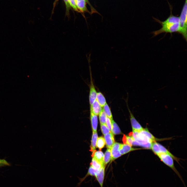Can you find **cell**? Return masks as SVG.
Instances as JSON below:
<instances>
[{
	"label": "cell",
	"instance_id": "1",
	"mask_svg": "<svg viewBox=\"0 0 187 187\" xmlns=\"http://www.w3.org/2000/svg\"><path fill=\"white\" fill-rule=\"evenodd\" d=\"M171 11L170 16L164 21L162 22L156 18H153L156 21L159 23L162 26V28L159 29L152 32V34L154 36L163 33H169L170 34L175 32L179 33L180 29L179 17L173 15L172 14L171 10Z\"/></svg>",
	"mask_w": 187,
	"mask_h": 187
},
{
	"label": "cell",
	"instance_id": "2",
	"mask_svg": "<svg viewBox=\"0 0 187 187\" xmlns=\"http://www.w3.org/2000/svg\"><path fill=\"white\" fill-rule=\"evenodd\" d=\"M132 136L138 146L148 149H151L152 144L156 138L147 129H143L138 131H132Z\"/></svg>",
	"mask_w": 187,
	"mask_h": 187
},
{
	"label": "cell",
	"instance_id": "3",
	"mask_svg": "<svg viewBox=\"0 0 187 187\" xmlns=\"http://www.w3.org/2000/svg\"><path fill=\"white\" fill-rule=\"evenodd\" d=\"M187 0H185L180 16L179 17L180 29L179 33L181 34L187 41Z\"/></svg>",
	"mask_w": 187,
	"mask_h": 187
},
{
	"label": "cell",
	"instance_id": "4",
	"mask_svg": "<svg viewBox=\"0 0 187 187\" xmlns=\"http://www.w3.org/2000/svg\"><path fill=\"white\" fill-rule=\"evenodd\" d=\"M156 155L162 162L175 172L185 185L183 179L175 167L172 157L169 155L164 153H160Z\"/></svg>",
	"mask_w": 187,
	"mask_h": 187
},
{
	"label": "cell",
	"instance_id": "5",
	"mask_svg": "<svg viewBox=\"0 0 187 187\" xmlns=\"http://www.w3.org/2000/svg\"><path fill=\"white\" fill-rule=\"evenodd\" d=\"M151 149L156 155L160 153H164L170 155L173 158L178 161L177 158L171 153L165 147L156 142L152 143Z\"/></svg>",
	"mask_w": 187,
	"mask_h": 187
},
{
	"label": "cell",
	"instance_id": "6",
	"mask_svg": "<svg viewBox=\"0 0 187 187\" xmlns=\"http://www.w3.org/2000/svg\"><path fill=\"white\" fill-rule=\"evenodd\" d=\"M121 144L114 142L111 149V159L112 161L121 156L119 152V148Z\"/></svg>",
	"mask_w": 187,
	"mask_h": 187
},
{
	"label": "cell",
	"instance_id": "7",
	"mask_svg": "<svg viewBox=\"0 0 187 187\" xmlns=\"http://www.w3.org/2000/svg\"><path fill=\"white\" fill-rule=\"evenodd\" d=\"M91 78L89 94V101L90 106L96 100L97 93L92 82L91 77Z\"/></svg>",
	"mask_w": 187,
	"mask_h": 187
},
{
	"label": "cell",
	"instance_id": "8",
	"mask_svg": "<svg viewBox=\"0 0 187 187\" xmlns=\"http://www.w3.org/2000/svg\"><path fill=\"white\" fill-rule=\"evenodd\" d=\"M128 109L130 113V120L132 131H139L142 130L143 128L136 119L129 108Z\"/></svg>",
	"mask_w": 187,
	"mask_h": 187
},
{
	"label": "cell",
	"instance_id": "9",
	"mask_svg": "<svg viewBox=\"0 0 187 187\" xmlns=\"http://www.w3.org/2000/svg\"><path fill=\"white\" fill-rule=\"evenodd\" d=\"M105 165L103 166L95 176L101 187H103L105 176Z\"/></svg>",
	"mask_w": 187,
	"mask_h": 187
},
{
	"label": "cell",
	"instance_id": "10",
	"mask_svg": "<svg viewBox=\"0 0 187 187\" xmlns=\"http://www.w3.org/2000/svg\"><path fill=\"white\" fill-rule=\"evenodd\" d=\"M104 138L106 147L111 149L115 142L113 134L110 132L104 135Z\"/></svg>",
	"mask_w": 187,
	"mask_h": 187
},
{
	"label": "cell",
	"instance_id": "11",
	"mask_svg": "<svg viewBox=\"0 0 187 187\" xmlns=\"http://www.w3.org/2000/svg\"><path fill=\"white\" fill-rule=\"evenodd\" d=\"M102 109V107L96 100L90 106V111L97 116L99 115Z\"/></svg>",
	"mask_w": 187,
	"mask_h": 187
},
{
	"label": "cell",
	"instance_id": "12",
	"mask_svg": "<svg viewBox=\"0 0 187 187\" xmlns=\"http://www.w3.org/2000/svg\"><path fill=\"white\" fill-rule=\"evenodd\" d=\"M138 149H139L132 148L131 146L126 144H121L119 148V152L121 155H122Z\"/></svg>",
	"mask_w": 187,
	"mask_h": 187
},
{
	"label": "cell",
	"instance_id": "13",
	"mask_svg": "<svg viewBox=\"0 0 187 187\" xmlns=\"http://www.w3.org/2000/svg\"><path fill=\"white\" fill-rule=\"evenodd\" d=\"M76 6L79 11L82 12H88L85 0H75Z\"/></svg>",
	"mask_w": 187,
	"mask_h": 187
},
{
	"label": "cell",
	"instance_id": "14",
	"mask_svg": "<svg viewBox=\"0 0 187 187\" xmlns=\"http://www.w3.org/2000/svg\"><path fill=\"white\" fill-rule=\"evenodd\" d=\"M90 118L92 132H96L98 124L97 116L90 111Z\"/></svg>",
	"mask_w": 187,
	"mask_h": 187
},
{
	"label": "cell",
	"instance_id": "15",
	"mask_svg": "<svg viewBox=\"0 0 187 187\" xmlns=\"http://www.w3.org/2000/svg\"><path fill=\"white\" fill-rule=\"evenodd\" d=\"M104 155L103 152L100 151H95L92 156L97 162L102 165H105L103 163Z\"/></svg>",
	"mask_w": 187,
	"mask_h": 187
},
{
	"label": "cell",
	"instance_id": "16",
	"mask_svg": "<svg viewBox=\"0 0 187 187\" xmlns=\"http://www.w3.org/2000/svg\"><path fill=\"white\" fill-rule=\"evenodd\" d=\"M97 138L98 135L97 131L93 132L90 150L92 152V155L95 151L96 142Z\"/></svg>",
	"mask_w": 187,
	"mask_h": 187
},
{
	"label": "cell",
	"instance_id": "17",
	"mask_svg": "<svg viewBox=\"0 0 187 187\" xmlns=\"http://www.w3.org/2000/svg\"><path fill=\"white\" fill-rule=\"evenodd\" d=\"M96 100L102 108L106 103L104 96L100 92H97Z\"/></svg>",
	"mask_w": 187,
	"mask_h": 187
},
{
	"label": "cell",
	"instance_id": "18",
	"mask_svg": "<svg viewBox=\"0 0 187 187\" xmlns=\"http://www.w3.org/2000/svg\"><path fill=\"white\" fill-rule=\"evenodd\" d=\"M112 124L111 132L115 135L120 134L121 133V130L118 126L113 120H111Z\"/></svg>",
	"mask_w": 187,
	"mask_h": 187
},
{
	"label": "cell",
	"instance_id": "19",
	"mask_svg": "<svg viewBox=\"0 0 187 187\" xmlns=\"http://www.w3.org/2000/svg\"><path fill=\"white\" fill-rule=\"evenodd\" d=\"M111 149L108 148L105 152L104 156L103 163L105 165L111 160Z\"/></svg>",
	"mask_w": 187,
	"mask_h": 187
},
{
	"label": "cell",
	"instance_id": "20",
	"mask_svg": "<svg viewBox=\"0 0 187 187\" xmlns=\"http://www.w3.org/2000/svg\"><path fill=\"white\" fill-rule=\"evenodd\" d=\"M105 144L104 138L102 137H100L97 138L96 142V146L100 150H101L104 147Z\"/></svg>",
	"mask_w": 187,
	"mask_h": 187
},
{
	"label": "cell",
	"instance_id": "21",
	"mask_svg": "<svg viewBox=\"0 0 187 187\" xmlns=\"http://www.w3.org/2000/svg\"><path fill=\"white\" fill-rule=\"evenodd\" d=\"M103 110L105 112L107 117L111 120L113 119V117L110 109L107 103L103 106Z\"/></svg>",
	"mask_w": 187,
	"mask_h": 187
},
{
	"label": "cell",
	"instance_id": "22",
	"mask_svg": "<svg viewBox=\"0 0 187 187\" xmlns=\"http://www.w3.org/2000/svg\"><path fill=\"white\" fill-rule=\"evenodd\" d=\"M90 164L91 166L92 167L98 170H99L103 166L105 165H102L101 164L96 160L93 157L92 158Z\"/></svg>",
	"mask_w": 187,
	"mask_h": 187
},
{
	"label": "cell",
	"instance_id": "23",
	"mask_svg": "<svg viewBox=\"0 0 187 187\" xmlns=\"http://www.w3.org/2000/svg\"><path fill=\"white\" fill-rule=\"evenodd\" d=\"M100 124H105L107 116L103 109L99 115Z\"/></svg>",
	"mask_w": 187,
	"mask_h": 187
},
{
	"label": "cell",
	"instance_id": "24",
	"mask_svg": "<svg viewBox=\"0 0 187 187\" xmlns=\"http://www.w3.org/2000/svg\"><path fill=\"white\" fill-rule=\"evenodd\" d=\"M125 144L129 145L131 146L132 145V144L134 139L132 136H126L124 137Z\"/></svg>",
	"mask_w": 187,
	"mask_h": 187
},
{
	"label": "cell",
	"instance_id": "25",
	"mask_svg": "<svg viewBox=\"0 0 187 187\" xmlns=\"http://www.w3.org/2000/svg\"><path fill=\"white\" fill-rule=\"evenodd\" d=\"M100 126L102 132L104 135L111 132L108 129L106 124H100Z\"/></svg>",
	"mask_w": 187,
	"mask_h": 187
},
{
	"label": "cell",
	"instance_id": "26",
	"mask_svg": "<svg viewBox=\"0 0 187 187\" xmlns=\"http://www.w3.org/2000/svg\"><path fill=\"white\" fill-rule=\"evenodd\" d=\"M68 1L70 6L72 7L75 10L80 12L76 6L75 0H68Z\"/></svg>",
	"mask_w": 187,
	"mask_h": 187
},
{
	"label": "cell",
	"instance_id": "27",
	"mask_svg": "<svg viewBox=\"0 0 187 187\" xmlns=\"http://www.w3.org/2000/svg\"><path fill=\"white\" fill-rule=\"evenodd\" d=\"M105 124L110 131L111 132L112 124L111 120L107 117L106 121Z\"/></svg>",
	"mask_w": 187,
	"mask_h": 187
},
{
	"label": "cell",
	"instance_id": "28",
	"mask_svg": "<svg viewBox=\"0 0 187 187\" xmlns=\"http://www.w3.org/2000/svg\"><path fill=\"white\" fill-rule=\"evenodd\" d=\"M10 164L4 159H0V168L6 166H10Z\"/></svg>",
	"mask_w": 187,
	"mask_h": 187
},
{
	"label": "cell",
	"instance_id": "29",
	"mask_svg": "<svg viewBox=\"0 0 187 187\" xmlns=\"http://www.w3.org/2000/svg\"><path fill=\"white\" fill-rule=\"evenodd\" d=\"M64 0L66 5L67 12H69V9L70 7V5L69 3L68 0Z\"/></svg>",
	"mask_w": 187,
	"mask_h": 187
},
{
	"label": "cell",
	"instance_id": "30",
	"mask_svg": "<svg viewBox=\"0 0 187 187\" xmlns=\"http://www.w3.org/2000/svg\"><path fill=\"white\" fill-rule=\"evenodd\" d=\"M85 1L86 3H87L89 5H90L91 9V10H92V12H96V11L95 10H94V9L93 8V7L92 6L91 4H90V2L88 0H85Z\"/></svg>",
	"mask_w": 187,
	"mask_h": 187
}]
</instances>
